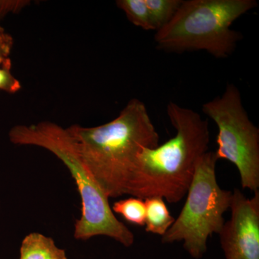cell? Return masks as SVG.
Instances as JSON below:
<instances>
[{"label":"cell","mask_w":259,"mask_h":259,"mask_svg":"<svg viewBox=\"0 0 259 259\" xmlns=\"http://www.w3.org/2000/svg\"><path fill=\"white\" fill-rule=\"evenodd\" d=\"M116 5L136 26L145 30H154L145 0H117Z\"/></svg>","instance_id":"11"},{"label":"cell","mask_w":259,"mask_h":259,"mask_svg":"<svg viewBox=\"0 0 259 259\" xmlns=\"http://www.w3.org/2000/svg\"><path fill=\"white\" fill-rule=\"evenodd\" d=\"M230 209L231 219L218 234L226 259H259V191L248 198L235 189Z\"/></svg>","instance_id":"7"},{"label":"cell","mask_w":259,"mask_h":259,"mask_svg":"<svg viewBox=\"0 0 259 259\" xmlns=\"http://www.w3.org/2000/svg\"><path fill=\"white\" fill-rule=\"evenodd\" d=\"M14 45L13 36L0 27V66H12L10 54Z\"/></svg>","instance_id":"14"},{"label":"cell","mask_w":259,"mask_h":259,"mask_svg":"<svg viewBox=\"0 0 259 259\" xmlns=\"http://www.w3.org/2000/svg\"><path fill=\"white\" fill-rule=\"evenodd\" d=\"M79 156L109 198L127 194L138 156L159 145L146 105L133 99L114 120L96 127L66 128Z\"/></svg>","instance_id":"1"},{"label":"cell","mask_w":259,"mask_h":259,"mask_svg":"<svg viewBox=\"0 0 259 259\" xmlns=\"http://www.w3.org/2000/svg\"><path fill=\"white\" fill-rule=\"evenodd\" d=\"M20 259H68L66 251L55 241L39 233H29L22 241Z\"/></svg>","instance_id":"8"},{"label":"cell","mask_w":259,"mask_h":259,"mask_svg":"<svg viewBox=\"0 0 259 259\" xmlns=\"http://www.w3.org/2000/svg\"><path fill=\"white\" fill-rule=\"evenodd\" d=\"M166 112L176 134L164 144L140 152L127 194L144 200L160 197L177 203L185 197L197 163L208 151L210 134L208 121L198 112L173 102Z\"/></svg>","instance_id":"2"},{"label":"cell","mask_w":259,"mask_h":259,"mask_svg":"<svg viewBox=\"0 0 259 259\" xmlns=\"http://www.w3.org/2000/svg\"><path fill=\"white\" fill-rule=\"evenodd\" d=\"M12 66H0V91L14 94L21 89V83L11 72Z\"/></svg>","instance_id":"13"},{"label":"cell","mask_w":259,"mask_h":259,"mask_svg":"<svg viewBox=\"0 0 259 259\" xmlns=\"http://www.w3.org/2000/svg\"><path fill=\"white\" fill-rule=\"evenodd\" d=\"M218 159L214 152L207 151L200 158L187 192L183 208L164 236L163 243L183 242L186 251L200 259L207 250V241L219 234L231 207L232 192L223 190L216 177Z\"/></svg>","instance_id":"5"},{"label":"cell","mask_w":259,"mask_h":259,"mask_svg":"<svg viewBox=\"0 0 259 259\" xmlns=\"http://www.w3.org/2000/svg\"><path fill=\"white\" fill-rule=\"evenodd\" d=\"M183 0H145L156 31L169 23Z\"/></svg>","instance_id":"10"},{"label":"cell","mask_w":259,"mask_h":259,"mask_svg":"<svg viewBox=\"0 0 259 259\" xmlns=\"http://www.w3.org/2000/svg\"><path fill=\"white\" fill-rule=\"evenodd\" d=\"M255 0H186L169 23L156 31L159 50L167 52L205 51L225 59L243 38L232 24L256 8Z\"/></svg>","instance_id":"4"},{"label":"cell","mask_w":259,"mask_h":259,"mask_svg":"<svg viewBox=\"0 0 259 259\" xmlns=\"http://www.w3.org/2000/svg\"><path fill=\"white\" fill-rule=\"evenodd\" d=\"M202 112L218 126L217 159L236 166L243 189L258 190L259 129L248 117L239 90L227 85L221 96L204 104Z\"/></svg>","instance_id":"6"},{"label":"cell","mask_w":259,"mask_h":259,"mask_svg":"<svg viewBox=\"0 0 259 259\" xmlns=\"http://www.w3.org/2000/svg\"><path fill=\"white\" fill-rule=\"evenodd\" d=\"M30 4L29 0H16V1H0V20L9 13H18L23 8Z\"/></svg>","instance_id":"15"},{"label":"cell","mask_w":259,"mask_h":259,"mask_svg":"<svg viewBox=\"0 0 259 259\" xmlns=\"http://www.w3.org/2000/svg\"><path fill=\"white\" fill-rule=\"evenodd\" d=\"M9 139L13 144L48 150L69 170L77 186L81 202V216L74 225L76 240L88 241L102 236L125 247L134 244V233L112 212L109 197L83 163L66 128L51 122L18 125L10 130Z\"/></svg>","instance_id":"3"},{"label":"cell","mask_w":259,"mask_h":259,"mask_svg":"<svg viewBox=\"0 0 259 259\" xmlns=\"http://www.w3.org/2000/svg\"><path fill=\"white\" fill-rule=\"evenodd\" d=\"M146 205V231L161 237L171 228L175 218L171 215L162 197L144 199Z\"/></svg>","instance_id":"9"},{"label":"cell","mask_w":259,"mask_h":259,"mask_svg":"<svg viewBox=\"0 0 259 259\" xmlns=\"http://www.w3.org/2000/svg\"><path fill=\"white\" fill-rule=\"evenodd\" d=\"M112 212L122 216L127 222L139 226L146 223V205L144 199L131 197L116 201L112 207Z\"/></svg>","instance_id":"12"}]
</instances>
